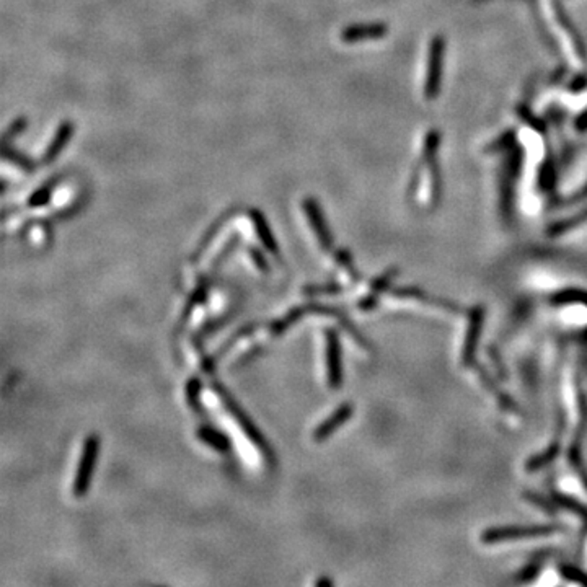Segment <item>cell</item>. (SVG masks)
Returning <instances> with one entry per match:
<instances>
[{"label": "cell", "instance_id": "cell-6", "mask_svg": "<svg viewBox=\"0 0 587 587\" xmlns=\"http://www.w3.org/2000/svg\"><path fill=\"white\" fill-rule=\"evenodd\" d=\"M353 413H354L353 404L343 403L339 408H336L335 411L331 413L330 418H326V420L317 427L315 432H313V439L318 440V442L328 439L333 432H336V429H339L341 426L346 425V422L351 420Z\"/></svg>", "mask_w": 587, "mask_h": 587}, {"label": "cell", "instance_id": "cell-23", "mask_svg": "<svg viewBox=\"0 0 587 587\" xmlns=\"http://www.w3.org/2000/svg\"><path fill=\"white\" fill-rule=\"evenodd\" d=\"M199 390H201V382L193 377L186 384V398H188L189 407L196 409V411H199Z\"/></svg>", "mask_w": 587, "mask_h": 587}, {"label": "cell", "instance_id": "cell-5", "mask_svg": "<svg viewBox=\"0 0 587 587\" xmlns=\"http://www.w3.org/2000/svg\"><path fill=\"white\" fill-rule=\"evenodd\" d=\"M304 212H306V217L308 224H310L312 227V230L315 232L320 247L328 252L331 245H333V236H331V232L328 229V225H326L322 209L320 206H318L315 199L307 198L306 201H304Z\"/></svg>", "mask_w": 587, "mask_h": 587}, {"label": "cell", "instance_id": "cell-18", "mask_svg": "<svg viewBox=\"0 0 587 587\" xmlns=\"http://www.w3.org/2000/svg\"><path fill=\"white\" fill-rule=\"evenodd\" d=\"M3 157H6V160L12 162L13 165L20 168V170H24V171H33L35 170V163L31 162L28 157H25L24 153H20L15 149H12L8 142L3 144Z\"/></svg>", "mask_w": 587, "mask_h": 587}, {"label": "cell", "instance_id": "cell-8", "mask_svg": "<svg viewBox=\"0 0 587 587\" xmlns=\"http://www.w3.org/2000/svg\"><path fill=\"white\" fill-rule=\"evenodd\" d=\"M219 391H221V395H222V397H224V400H225L227 408L230 409L232 415H234L235 420L239 421V425H240V427H242V429H243L245 434L248 436L250 440H252V442H253L254 445H258L259 449H263V452H265V454L268 455V458H270V449H268V445H266V442H265V439H263V436L259 434L258 429H257V427H254L253 422L250 421L247 416H245V413H243L242 409H240L239 407H236V403H234L229 397H227V395L224 393V390L219 389Z\"/></svg>", "mask_w": 587, "mask_h": 587}, {"label": "cell", "instance_id": "cell-27", "mask_svg": "<svg viewBox=\"0 0 587 587\" xmlns=\"http://www.w3.org/2000/svg\"><path fill=\"white\" fill-rule=\"evenodd\" d=\"M250 257L253 258V261H254V265H257L259 270H263V271H266L268 270V265H266V259H265V257H263V253L261 252H258V250H250Z\"/></svg>", "mask_w": 587, "mask_h": 587}, {"label": "cell", "instance_id": "cell-3", "mask_svg": "<svg viewBox=\"0 0 587 587\" xmlns=\"http://www.w3.org/2000/svg\"><path fill=\"white\" fill-rule=\"evenodd\" d=\"M483 323H485V308L480 306L472 308L470 317H468L465 341H463V348H462V364L465 367H475L476 348H478V341H480L481 331H483Z\"/></svg>", "mask_w": 587, "mask_h": 587}, {"label": "cell", "instance_id": "cell-15", "mask_svg": "<svg viewBox=\"0 0 587 587\" xmlns=\"http://www.w3.org/2000/svg\"><path fill=\"white\" fill-rule=\"evenodd\" d=\"M553 501L557 503V506H559L561 509H566V511H570L581 519L582 527H584V534H587V507L584 504L577 501L575 498H570V496L561 494V493H553Z\"/></svg>", "mask_w": 587, "mask_h": 587}, {"label": "cell", "instance_id": "cell-1", "mask_svg": "<svg viewBox=\"0 0 587 587\" xmlns=\"http://www.w3.org/2000/svg\"><path fill=\"white\" fill-rule=\"evenodd\" d=\"M559 532L558 525H527V527H494L481 534V541L488 545L503 543V541H516V540H529V539H541V537H550Z\"/></svg>", "mask_w": 587, "mask_h": 587}, {"label": "cell", "instance_id": "cell-24", "mask_svg": "<svg viewBox=\"0 0 587 587\" xmlns=\"http://www.w3.org/2000/svg\"><path fill=\"white\" fill-rule=\"evenodd\" d=\"M302 315H304V308H300V307L294 308V310L288 313V315L282 318V320H279L277 323H274V325H272V333H274V335L282 333V331L289 328V325H292V323Z\"/></svg>", "mask_w": 587, "mask_h": 587}, {"label": "cell", "instance_id": "cell-10", "mask_svg": "<svg viewBox=\"0 0 587 587\" xmlns=\"http://www.w3.org/2000/svg\"><path fill=\"white\" fill-rule=\"evenodd\" d=\"M384 33V25H353L343 30L341 39H343L344 43H359V41L380 38Z\"/></svg>", "mask_w": 587, "mask_h": 587}, {"label": "cell", "instance_id": "cell-12", "mask_svg": "<svg viewBox=\"0 0 587 587\" xmlns=\"http://www.w3.org/2000/svg\"><path fill=\"white\" fill-rule=\"evenodd\" d=\"M395 297L400 299H407V300H420L422 304H427V306H434V307H440L445 308V310L450 312H457L458 307L454 306V304L445 302L442 299H434L431 297V295H427L426 292H422L421 289L418 288H404V289H397L393 292Z\"/></svg>", "mask_w": 587, "mask_h": 587}, {"label": "cell", "instance_id": "cell-22", "mask_svg": "<svg viewBox=\"0 0 587 587\" xmlns=\"http://www.w3.org/2000/svg\"><path fill=\"white\" fill-rule=\"evenodd\" d=\"M524 496L527 501L534 504V506H539L541 511L550 514V516H555V514H557V503L550 501V499L545 498V496H540L535 493H525Z\"/></svg>", "mask_w": 587, "mask_h": 587}, {"label": "cell", "instance_id": "cell-4", "mask_svg": "<svg viewBox=\"0 0 587 587\" xmlns=\"http://www.w3.org/2000/svg\"><path fill=\"white\" fill-rule=\"evenodd\" d=\"M326 338V374L331 389H339L343 385V357H341V343L338 333L328 330Z\"/></svg>", "mask_w": 587, "mask_h": 587}, {"label": "cell", "instance_id": "cell-16", "mask_svg": "<svg viewBox=\"0 0 587 587\" xmlns=\"http://www.w3.org/2000/svg\"><path fill=\"white\" fill-rule=\"evenodd\" d=\"M568 455H570V463L572 465V468L576 470L577 475H579L582 485H584L586 490H587V467H586V462H584V458H582V452H581V438L572 440V445H571V449H570V452H568Z\"/></svg>", "mask_w": 587, "mask_h": 587}, {"label": "cell", "instance_id": "cell-17", "mask_svg": "<svg viewBox=\"0 0 587 587\" xmlns=\"http://www.w3.org/2000/svg\"><path fill=\"white\" fill-rule=\"evenodd\" d=\"M552 302L557 304V306H566V304H581V306L587 307V292H586V290H579V289L561 290V292L553 295Z\"/></svg>", "mask_w": 587, "mask_h": 587}, {"label": "cell", "instance_id": "cell-29", "mask_svg": "<svg viewBox=\"0 0 587 587\" xmlns=\"http://www.w3.org/2000/svg\"><path fill=\"white\" fill-rule=\"evenodd\" d=\"M315 586H333V581L326 579V577H323V579H318L315 582Z\"/></svg>", "mask_w": 587, "mask_h": 587}, {"label": "cell", "instance_id": "cell-14", "mask_svg": "<svg viewBox=\"0 0 587 587\" xmlns=\"http://www.w3.org/2000/svg\"><path fill=\"white\" fill-rule=\"evenodd\" d=\"M198 438L207 444L209 447L219 450V452H227L230 449V439L225 434H222L217 429L209 426H201L198 429Z\"/></svg>", "mask_w": 587, "mask_h": 587}, {"label": "cell", "instance_id": "cell-28", "mask_svg": "<svg viewBox=\"0 0 587 587\" xmlns=\"http://www.w3.org/2000/svg\"><path fill=\"white\" fill-rule=\"evenodd\" d=\"M339 290L341 288H338V286H331V288H322V289L310 288V289H306V292L307 294H336L339 292Z\"/></svg>", "mask_w": 587, "mask_h": 587}, {"label": "cell", "instance_id": "cell-2", "mask_svg": "<svg viewBox=\"0 0 587 587\" xmlns=\"http://www.w3.org/2000/svg\"><path fill=\"white\" fill-rule=\"evenodd\" d=\"M98 450H100V439L97 436H88L85 439L84 449H82V455L79 465H77V472L74 476V494L77 498L86 494V491L90 488L92 483V478L95 473V467H97L98 460Z\"/></svg>", "mask_w": 587, "mask_h": 587}, {"label": "cell", "instance_id": "cell-13", "mask_svg": "<svg viewBox=\"0 0 587 587\" xmlns=\"http://www.w3.org/2000/svg\"><path fill=\"white\" fill-rule=\"evenodd\" d=\"M252 221H253L254 232H257L258 235V240L261 242L265 250H268V252L272 254H277V242L274 235L271 234V229L270 225H268L265 216H263L259 211H252Z\"/></svg>", "mask_w": 587, "mask_h": 587}, {"label": "cell", "instance_id": "cell-25", "mask_svg": "<svg viewBox=\"0 0 587 587\" xmlns=\"http://www.w3.org/2000/svg\"><path fill=\"white\" fill-rule=\"evenodd\" d=\"M26 126H28V120H26V118H18L17 121H13L6 133L3 142H10V139H15L17 136H20L26 129Z\"/></svg>", "mask_w": 587, "mask_h": 587}, {"label": "cell", "instance_id": "cell-21", "mask_svg": "<svg viewBox=\"0 0 587 587\" xmlns=\"http://www.w3.org/2000/svg\"><path fill=\"white\" fill-rule=\"evenodd\" d=\"M541 568H543V561L529 563L527 566L522 568L516 576H514V582H519V584H527V582H532L537 576L540 575Z\"/></svg>", "mask_w": 587, "mask_h": 587}, {"label": "cell", "instance_id": "cell-11", "mask_svg": "<svg viewBox=\"0 0 587 587\" xmlns=\"http://www.w3.org/2000/svg\"><path fill=\"white\" fill-rule=\"evenodd\" d=\"M559 452H561V438H557L547 449L541 450L540 454L534 455V457L527 460L525 470L529 473H534L541 470V468L552 465V463L557 460Z\"/></svg>", "mask_w": 587, "mask_h": 587}, {"label": "cell", "instance_id": "cell-26", "mask_svg": "<svg viewBox=\"0 0 587 587\" xmlns=\"http://www.w3.org/2000/svg\"><path fill=\"white\" fill-rule=\"evenodd\" d=\"M336 261H338V265L343 266L344 270L349 272V276H353L354 279H357V271L354 270L351 254L346 252V250H339V252L336 253Z\"/></svg>", "mask_w": 587, "mask_h": 587}, {"label": "cell", "instance_id": "cell-9", "mask_svg": "<svg viewBox=\"0 0 587 587\" xmlns=\"http://www.w3.org/2000/svg\"><path fill=\"white\" fill-rule=\"evenodd\" d=\"M72 136H74V124L71 121H64L61 126L57 127L56 134L51 142H49L48 149L44 150L43 156V163H51L61 156V152L67 147V144L71 142Z\"/></svg>", "mask_w": 587, "mask_h": 587}, {"label": "cell", "instance_id": "cell-20", "mask_svg": "<svg viewBox=\"0 0 587 587\" xmlns=\"http://www.w3.org/2000/svg\"><path fill=\"white\" fill-rule=\"evenodd\" d=\"M559 572H561V576L564 579L576 582V584L581 586H587V572L582 571L581 568L575 566V564H559Z\"/></svg>", "mask_w": 587, "mask_h": 587}, {"label": "cell", "instance_id": "cell-19", "mask_svg": "<svg viewBox=\"0 0 587 587\" xmlns=\"http://www.w3.org/2000/svg\"><path fill=\"white\" fill-rule=\"evenodd\" d=\"M53 189H54V181H49L48 185L41 186V188L36 189L35 193L30 196L28 206L30 207H43V206H46V204L49 201H51Z\"/></svg>", "mask_w": 587, "mask_h": 587}, {"label": "cell", "instance_id": "cell-7", "mask_svg": "<svg viewBox=\"0 0 587 587\" xmlns=\"http://www.w3.org/2000/svg\"><path fill=\"white\" fill-rule=\"evenodd\" d=\"M397 274H398L397 268H391V270L385 271L384 274L379 277V279H375L374 284L371 286V290H369V294L366 295V297H362L361 302H359V308H361V310H364V312L374 310V308L377 307V304H379L380 295L385 294L386 290H389L390 286L393 284V281H395V277H397Z\"/></svg>", "mask_w": 587, "mask_h": 587}]
</instances>
